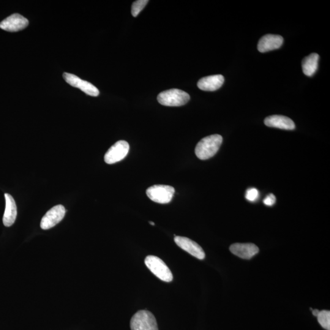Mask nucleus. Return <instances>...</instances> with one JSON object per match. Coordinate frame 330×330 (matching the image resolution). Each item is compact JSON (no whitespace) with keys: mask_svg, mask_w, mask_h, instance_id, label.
Masks as SVG:
<instances>
[{"mask_svg":"<svg viewBox=\"0 0 330 330\" xmlns=\"http://www.w3.org/2000/svg\"><path fill=\"white\" fill-rule=\"evenodd\" d=\"M190 97L187 92L178 89H171L160 92L157 100L161 105L167 106H180L186 104Z\"/></svg>","mask_w":330,"mask_h":330,"instance_id":"2","label":"nucleus"},{"mask_svg":"<svg viewBox=\"0 0 330 330\" xmlns=\"http://www.w3.org/2000/svg\"><path fill=\"white\" fill-rule=\"evenodd\" d=\"M230 251L234 255L245 260H250L260 252L253 244H234L230 247Z\"/></svg>","mask_w":330,"mask_h":330,"instance_id":"12","label":"nucleus"},{"mask_svg":"<svg viewBox=\"0 0 330 330\" xmlns=\"http://www.w3.org/2000/svg\"><path fill=\"white\" fill-rule=\"evenodd\" d=\"M245 197H246L247 200L250 201L254 202L257 200L259 198L258 190L255 188L248 189L247 191Z\"/></svg>","mask_w":330,"mask_h":330,"instance_id":"19","label":"nucleus"},{"mask_svg":"<svg viewBox=\"0 0 330 330\" xmlns=\"http://www.w3.org/2000/svg\"><path fill=\"white\" fill-rule=\"evenodd\" d=\"M222 142V136L218 134L210 135L202 139L196 146V156L203 160L214 157L219 150Z\"/></svg>","mask_w":330,"mask_h":330,"instance_id":"1","label":"nucleus"},{"mask_svg":"<svg viewBox=\"0 0 330 330\" xmlns=\"http://www.w3.org/2000/svg\"><path fill=\"white\" fill-rule=\"evenodd\" d=\"M319 312H320V311H319L318 310H315L313 311V315L314 316H316V317H318V316L319 314Z\"/></svg>","mask_w":330,"mask_h":330,"instance_id":"21","label":"nucleus"},{"mask_svg":"<svg viewBox=\"0 0 330 330\" xmlns=\"http://www.w3.org/2000/svg\"><path fill=\"white\" fill-rule=\"evenodd\" d=\"M28 19L18 13H13L0 23V28L9 32L21 31L28 26Z\"/></svg>","mask_w":330,"mask_h":330,"instance_id":"9","label":"nucleus"},{"mask_svg":"<svg viewBox=\"0 0 330 330\" xmlns=\"http://www.w3.org/2000/svg\"><path fill=\"white\" fill-rule=\"evenodd\" d=\"M65 209L62 205L53 207L46 213L40 222V228L43 230H47L54 227L63 219L65 214Z\"/></svg>","mask_w":330,"mask_h":330,"instance_id":"7","label":"nucleus"},{"mask_svg":"<svg viewBox=\"0 0 330 330\" xmlns=\"http://www.w3.org/2000/svg\"><path fill=\"white\" fill-rule=\"evenodd\" d=\"M129 151V144L124 140L119 141L111 147L105 155V162L107 164H114L127 156Z\"/></svg>","mask_w":330,"mask_h":330,"instance_id":"6","label":"nucleus"},{"mask_svg":"<svg viewBox=\"0 0 330 330\" xmlns=\"http://www.w3.org/2000/svg\"><path fill=\"white\" fill-rule=\"evenodd\" d=\"M319 323L324 329L330 330V311L323 310L319 312L318 316Z\"/></svg>","mask_w":330,"mask_h":330,"instance_id":"17","label":"nucleus"},{"mask_svg":"<svg viewBox=\"0 0 330 330\" xmlns=\"http://www.w3.org/2000/svg\"><path fill=\"white\" fill-rule=\"evenodd\" d=\"M174 242L182 250L199 260H202L205 258V253L203 248L197 243L192 241L187 237L176 236L174 238Z\"/></svg>","mask_w":330,"mask_h":330,"instance_id":"10","label":"nucleus"},{"mask_svg":"<svg viewBox=\"0 0 330 330\" xmlns=\"http://www.w3.org/2000/svg\"><path fill=\"white\" fill-rule=\"evenodd\" d=\"M174 190L170 185H155L146 190L147 196L150 200L159 204H168L173 199Z\"/></svg>","mask_w":330,"mask_h":330,"instance_id":"5","label":"nucleus"},{"mask_svg":"<svg viewBox=\"0 0 330 330\" xmlns=\"http://www.w3.org/2000/svg\"><path fill=\"white\" fill-rule=\"evenodd\" d=\"M148 2V0H138L133 2L132 7V14L133 17H136Z\"/></svg>","mask_w":330,"mask_h":330,"instance_id":"18","label":"nucleus"},{"mask_svg":"<svg viewBox=\"0 0 330 330\" xmlns=\"http://www.w3.org/2000/svg\"><path fill=\"white\" fill-rule=\"evenodd\" d=\"M149 223H150V224H151V225H152V226H154V225H155V223H154V222H149Z\"/></svg>","mask_w":330,"mask_h":330,"instance_id":"22","label":"nucleus"},{"mask_svg":"<svg viewBox=\"0 0 330 330\" xmlns=\"http://www.w3.org/2000/svg\"><path fill=\"white\" fill-rule=\"evenodd\" d=\"M319 55L317 53H312L305 58L302 61L303 72L307 76L312 77L318 68Z\"/></svg>","mask_w":330,"mask_h":330,"instance_id":"16","label":"nucleus"},{"mask_svg":"<svg viewBox=\"0 0 330 330\" xmlns=\"http://www.w3.org/2000/svg\"><path fill=\"white\" fill-rule=\"evenodd\" d=\"M6 200V208L4 214L2 222L6 227H10L13 225L17 217V211L14 199L8 193L4 195Z\"/></svg>","mask_w":330,"mask_h":330,"instance_id":"14","label":"nucleus"},{"mask_svg":"<svg viewBox=\"0 0 330 330\" xmlns=\"http://www.w3.org/2000/svg\"><path fill=\"white\" fill-rule=\"evenodd\" d=\"M283 40L282 35L275 34L264 35L258 42V50L261 53H265L276 50L283 45Z\"/></svg>","mask_w":330,"mask_h":330,"instance_id":"11","label":"nucleus"},{"mask_svg":"<svg viewBox=\"0 0 330 330\" xmlns=\"http://www.w3.org/2000/svg\"><path fill=\"white\" fill-rule=\"evenodd\" d=\"M264 123L270 127L278 128L284 130H294L296 128L293 120L285 116L273 115L267 117Z\"/></svg>","mask_w":330,"mask_h":330,"instance_id":"15","label":"nucleus"},{"mask_svg":"<svg viewBox=\"0 0 330 330\" xmlns=\"http://www.w3.org/2000/svg\"><path fill=\"white\" fill-rule=\"evenodd\" d=\"M225 78L222 75H214L203 77L198 81L199 88L205 91H214L222 87Z\"/></svg>","mask_w":330,"mask_h":330,"instance_id":"13","label":"nucleus"},{"mask_svg":"<svg viewBox=\"0 0 330 330\" xmlns=\"http://www.w3.org/2000/svg\"><path fill=\"white\" fill-rule=\"evenodd\" d=\"M63 77L65 81L70 85L80 89L84 93L97 97L99 94V91L96 87L88 81L81 80V78L72 73H64Z\"/></svg>","mask_w":330,"mask_h":330,"instance_id":"8","label":"nucleus"},{"mask_svg":"<svg viewBox=\"0 0 330 330\" xmlns=\"http://www.w3.org/2000/svg\"><path fill=\"white\" fill-rule=\"evenodd\" d=\"M275 202H276V197L273 194L267 195L265 199L264 200V203L266 206H272L274 205Z\"/></svg>","mask_w":330,"mask_h":330,"instance_id":"20","label":"nucleus"},{"mask_svg":"<svg viewBox=\"0 0 330 330\" xmlns=\"http://www.w3.org/2000/svg\"><path fill=\"white\" fill-rule=\"evenodd\" d=\"M144 262L149 271L160 280L167 283L173 281V276L170 269L161 259L155 256H148Z\"/></svg>","mask_w":330,"mask_h":330,"instance_id":"4","label":"nucleus"},{"mask_svg":"<svg viewBox=\"0 0 330 330\" xmlns=\"http://www.w3.org/2000/svg\"><path fill=\"white\" fill-rule=\"evenodd\" d=\"M132 330H159L156 319L148 311H139L130 321Z\"/></svg>","mask_w":330,"mask_h":330,"instance_id":"3","label":"nucleus"}]
</instances>
